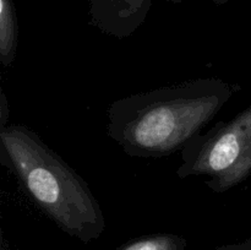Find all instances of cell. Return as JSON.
<instances>
[{"instance_id": "cell-3", "label": "cell", "mask_w": 251, "mask_h": 250, "mask_svg": "<svg viewBox=\"0 0 251 250\" xmlns=\"http://www.w3.org/2000/svg\"><path fill=\"white\" fill-rule=\"evenodd\" d=\"M180 179L207 176L212 193L225 194L251 175V104L227 122H217L180 151Z\"/></svg>"}, {"instance_id": "cell-9", "label": "cell", "mask_w": 251, "mask_h": 250, "mask_svg": "<svg viewBox=\"0 0 251 250\" xmlns=\"http://www.w3.org/2000/svg\"><path fill=\"white\" fill-rule=\"evenodd\" d=\"M212 1L215 2L216 5H220V6H221V5L227 4V2H228V1H230V0H212Z\"/></svg>"}, {"instance_id": "cell-6", "label": "cell", "mask_w": 251, "mask_h": 250, "mask_svg": "<svg viewBox=\"0 0 251 250\" xmlns=\"http://www.w3.org/2000/svg\"><path fill=\"white\" fill-rule=\"evenodd\" d=\"M115 250H188V242L174 233H153L134 238Z\"/></svg>"}, {"instance_id": "cell-10", "label": "cell", "mask_w": 251, "mask_h": 250, "mask_svg": "<svg viewBox=\"0 0 251 250\" xmlns=\"http://www.w3.org/2000/svg\"><path fill=\"white\" fill-rule=\"evenodd\" d=\"M169 2H173V4H181L183 1H185V0H168Z\"/></svg>"}, {"instance_id": "cell-5", "label": "cell", "mask_w": 251, "mask_h": 250, "mask_svg": "<svg viewBox=\"0 0 251 250\" xmlns=\"http://www.w3.org/2000/svg\"><path fill=\"white\" fill-rule=\"evenodd\" d=\"M19 47V21L12 0H0V61L4 68L14 64Z\"/></svg>"}, {"instance_id": "cell-2", "label": "cell", "mask_w": 251, "mask_h": 250, "mask_svg": "<svg viewBox=\"0 0 251 250\" xmlns=\"http://www.w3.org/2000/svg\"><path fill=\"white\" fill-rule=\"evenodd\" d=\"M0 152L1 163L64 233L85 244L100 238L105 218L87 181L36 131L22 124L2 127Z\"/></svg>"}, {"instance_id": "cell-4", "label": "cell", "mask_w": 251, "mask_h": 250, "mask_svg": "<svg viewBox=\"0 0 251 250\" xmlns=\"http://www.w3.org/2000/svg\"><path fill=\"white\" fill-rule=\"evenodd\" d=\"M151 5L152 0H88L90 24L105 36L127 38L146 21Z\"/></svg>"}, {"instance_id": "cell-8", "label": "cell", "mask_w": 251, "mask_h": 250, "mask_svg": "<svg viewBox=\"0 0 251 250\" xmlns=\"http://www.w3.org/2000/svg\"><path fill=\"white\" fill-rule=\"evenodd\" d=\"M216 250H251V239L232 243V244L220 245V247L216 248Z\"/></svg>"}, {"instance_id": "cell-7", "label": "cell", "mask_w": 251, "mask_h": 250, "mask_svg": "<svg viewBox=\"0 0 251 250\" xmlns=\"http://www.w3.org/2000/svg\"><path fill=\"white\" fill-rule=\"evenodd\" d=\"M10 110L9 105H7L6 96L4 92H1V105H0V129L7 126V119H9Z\"/></svg>"}, {"instance_id": "cell-1", "label": "cell", "mask_w": 251, "mask_h": 250, "mask_svg": "<svg viewBox=\"0 0 251 250\" xmlns=\"http://www.w3.org/2000/svg\"><path fill=\"white\" fill-rule=\"evenodd\" d=\"M242 90L218 77H199L125 96L107 110V135L129 157L162 158L181 151Z\"/></svg>"}]
</instances>
